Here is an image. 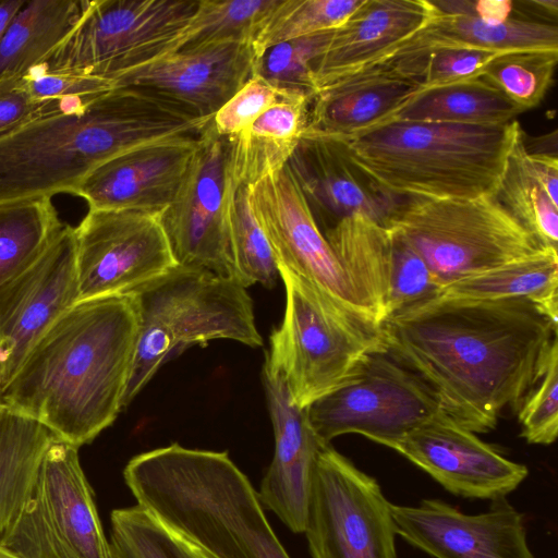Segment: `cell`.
I'll use <instances>...</instances> for the list:
<instances>
[{"mask_svg":"<svg viewBox=\"0 0 558 558\" xmlns=\"http://www.w3.org/2000/svg\"><path fill=\"white\" fill-rule=\"evenodd\" d=\"M380 327L389 353L473 433L494 429L506 408H520L558 341L557 322L522 299H437Z\"/></svg>","mask_w":558,"mask_h":558,"instance_id":"cell-1","label":"cell"},{"mask_svg":"<svg viewBox=\"0 0 558 558\" xmlns=\"http://www.w3.org/2000/svg\"><path fill=\"white\" fill-rule=\"evenodd\" d=\"M140 332L133 294L76 302L31 349L0 401L77 448L123 409Z\"/></svg>","mask_w":558,"mask_h":558,"instance_id":"cell-2","label":"cell"},{"mask_svg":"<svg viewBox=\"0 0 558 558\" xmlns=\"http://www.w3.org/2000/svg\"><path fill=\"white\" fill-rule=\"evenodd\" d=\"M57 102L56 109L0 135V205L74 195L106 160L148 143L199 136L209 124L131 87Z\"/></svg>","mask_w":558,"mask_h":558,"instance_id":"cell-3","label":"cell"},{"mask_svg":"<svg viewBox=\"0 0 558 558\" xmlns=\"http://www.w3.org/2000/svg\"><path fill=\"white\" fill-rule=\"evenodd\" d=\"M123 477L137 506L208 558H290L227 451L171 444L133 457Z\"/></svg>","mask_w":558,"mask_h":558,"instance_id":"cell-4","label":"cell"},{"mask_svg":"<svg viewBox=\"0 0 558 558\" xmlns=\"http://www.w3.org/2000/svg\"><path fill=\"white\" fill-rule=\"evenodd\" d=\"M522 131L505 124L391 121L347 140L354 162L399 197L472 199L492 195Z\"/></svg>","mask_w":558,"mask_h":558,"instance_id":"cell-5","label":"cell"},{"mask_svg":"<svg viewBox=\"0 0 558 558\" xmlns=\"http://www.w3.org/2000/svg\"><path fill=\"white\" fill-rule=\"evenodd\" d=\"M140 332L126 408L162 364L215 339L263 345L246 288L203 268L173 266L135 292Z\"/></svg>","mask_w":558,"mask_h":558,"instance_id":"cell-6","label":"cell"},{"mask_svg":"<svg viewBox=\"0 0 558 558\" xmlns=\"http://www.w3.org/2000/svg\"><path fill=\"white\" fill-rule=\"evenodd\" d=\"M286 310L269 337L265 366L284 380L300 409L343 384L371 352L386 349L381 327L365 313L278 266Z\"/></svg>","mask_w":558,"mask_h":558,"instance_id":"cell-7","label":"cell"},{"mask_svg":"<svg viewBox=\"0 0 558 558\" xmlns=\"http://www.w3.org/2000/svg\"><path fill=\"white\" fill-rule=\"evenodd\" d=\"M386 227L405 236L441 289L548 248L492 195L472 199L404 197Z\"/></svg>","mask_w":558,"mask_h":558,"instance_id":"cell-8","label":"cell"},{"mask_svg":"<svg viewBox=\"0 0 558 558\" xmlns=\"http://www.w3.org/2000/svg\"><path fill=\"white\" fill-rule=\"evenodd\" d=\"M190 0H82V14L46 65L113 78L177 50Z\"/></svg>","mask_w":558,"mask_h":558,"instance_id":"cell-9","label":"cell"},{"mask_svg":"<svg viewBox=\"0 0 558 558\" xmlns=\"http://www.w3.org/2000/svg\"><path fill=\"white\" fill-rule=\"evenodd\" d=\"M440 410L426 383L386 348L368 353L343 384L312 402L305 413L324 444L360 434L393 449Z\"/></svg>","mask_w":558,"mask_h":558,"instance_id":"cell-10","label":"cell"},{"mask_svg":"<svg viewBox=\"0 0 558 558\" xmlns=\"http://www.w3.org/2000/svg\"><path fill=\"white\" fill-rule=\"evenodd\" d=\"M0 544L20 558H113L76 446L51 442Z\"/></svg>","mask_w":558,"mask_h":558,"instance_id":"cell-11","label":"cell"},{"mask_svg":"<svg viewBox=\"0 0 558 558\" xmlns=\"http://www.w3.org/2000/svg\"><path fill=\"white\" fill-rule=\"evenodd\" d=\"M304 533L312 558H397L391 504L330 444L316 458Z\"/></svg>","mask_w":558,"mask_h":558,"instance_id":"cell-12","label":"cell"},{"mask_svg":"<svg viewBox=\"0 0 558 558\" xmlns=\"http://www.w3.org/2000/svg\"><path fill=\"white\" fill-rule=\"evenodd\" d=\"M323 235L342 266L357 306L378 325L439 299L441 287L398 229L356 214Z\"/></svg>","mask_w":558,"mask_h":558,"instance_id":"cell-13","label":"cell"},{"mask_svg":"<svg viewBox=\"0 0 558 558\" xmlns=\"http://www.w3.org/2000/svg\"><path fill=\"white\" fill-rule=\"evenodd\" d=\"M159 215L88 209L74 228L78 301L131 294L175 266Z\"/></svg>","mask_w":558,"mask_h":558,"instance_id":"cell-14","label":"cell"},{"mask_svg":"<svg viewBox=\"0 0 558 558\" xmlns=\"http://www.w3.org/2000/svg\"><path fill=\"white\" fill-rule=\"evenodd\" d=\"M228 140L210 125L159 218L175 265L236 281L227 209Z\"/></svg>","mask_w":558,"mask_h":558,"instance_id":"cell-15","label":"cell"},{"mask_svg":"<svg viewBox=\"0 0 558 558\" xmlns=\"http://www.w3.org/2000/svg\"><path fill=\"white\" fill-rule=\"evenodd\" d=\"M76 302L75 234L64 225L29 266L0 286V392L34 344Z\"/></svg>","mask_w":558,"mask_h":558,"instance_id":"cell-16","label":"cell"},{"mask_svg":"<svg viewBox=\"0 0 558 558\" xmlns=\"http://www.w3.org/2000/svg\"><path fill=\"white\" fill-rule=\"evenodd\" d=\"M255 57L250 44H211L165 54L111 82L145 92L190 117L213 119L251 78Z\"/></svg>","mask_w":558,"mask_h":558,"instance_id":"cell-17","label":"cell"},{"mask_svg":"<svg viewBox=\"0 0 558 558\" xmlns=\"http://www.w3.org/2000/svg\"><path fill=\"white\" fill-rule=\"evenodd\" d=\"M393 450L447 492L463 498H506L529 474L524 464L507 459L441 410L404 436Z\"/></svg>","mask_w":558,"mask_h":558,"instance_id":"cell-18","label":"cell"},{"mask_svg":"<svg viewBox=\"0 0 558 558\" xmlns=\"http://www.w3.org/2000/svg\"><path fill=\"white\" fill-rule=\"evenodd\" d=\"M397 535L434 558H535L524 517L507 498L469 514L439 499L391 504Z\"/></svg>","mask_w":558,"mask_h":558,"instance_id":"cell-19","label":"cell"},{"mask_svg":"<svg viewBox=\"0 0 558 558\" xmlns=\"http://www.w3.org/2000/svg\"><path fill=\"white\" fill-rule=\"evenodd\" d=\"M248 187L254 215L277 265L360 310L341 264L316 226L287 165Z\"/></svg>","mask_w":558,"mask_h":558,"instance_id":"cell-20","label":"cell"},{"mask_svg":"<svg viewBox=\"0 0 558 558\" xmlns=\"http://www.w3.org/2000/svg\"><path fill=\"white\" fill-rule=\"evenodd\" d=\"M287 167L323 234L356 214L386 227L404 198L378 186L354 162L344 140L304 134Z\"/></svg>","mask_w":558,"mask_h":558,"instance_id":"cell-21","label":"cell"},{"mask_svg":"<svg viewBox=\"0 0 558 558\" xmlns=\"http://www.w3.org/2000/svg\"><path fill=\"white\" fill-rule=\"evenodd\" d=\"M201 136L161 140L121 153L95 168L74 195L89 209L160 214L172 202Z\"/></svg>","mask_w":558,"mask_h":558,"instance_id":"cell-22","label":"cell"},{"mask_svg":"<svg viewBox=\"0 0 558 558\" xmlns=\"http://www.w3.org/2000/svg\"><path fill=\"white\" fill-rule=\"evenodd\" d=\"M263 384L274 428L275 451L260 483V504L294 533H304L313 470L322 442L305 409L291 400L283 378L263 367Z\"/></svg>","mask_w":558,"mask_h":558,"instance_id":"cell-23","label":"cell"},{"mask_svg":"<svg viewBox=\"0 0 558 558\" xmlns=\"http://www.w3.org/2000/svg\"><path fill=\"white\" fill-rule=\"evenodd\" d=\"M423 88L417 78L389 63L366 68L317 90L304 134L354 138L390 122Z\"/></svg>","mask_w":558,"mask_h":558,"instance_id":"cell-24","label":"cell"},{"mask_svg":"<svg viewBox=\"0 0 558 558\" xmlns=\"http://www.w3.org/2000/svg\"><path fill=\"white\" fill-rule=\"evenodd\" d=\"M433 12L427 0H365L344 24L332 31L326 47L313 61L316 93L337 80L381 63Z\"/></svg>","mask_w":558,"mask_h":558,"instance_id":"cell-25","label":"cell"},{"mask_svg":"<svg viewBox=\"0 0 558 558\" xmlns=\"http://www.w3.org/2000/svg\"><path fill=\"white\" fill-rule=\"evenodd\" d=\"M433 9L434 12L425 24L402 41L383 62L418 56L440 48L473 49L494 53L525 50L558 51L557 24L520 17L502 23H489L476 16L440 13L434 5Z\"/></svg>","mask_w":558,"mask_h":558,"instance_id":"cell-26","label":"cell"},{"mask_svg":"<svg viewBox=\"0 0 558 558\" xmlns=\"http://www.w3.org/2000/svg\"><path fill=\"white\" fill-rule=\"evenodd\" d=\"M523 137L521 131L492 197L545 247L557 250V155L527 150Z\"/></svg>","mask_w":558,"mask_h":558,"instance_id":"cell-27","label":"cell"},{"mask_svg":"<svg viewBox=\"0 0 558 558\" xmlns=\"http://www.w3.org/2000/svg\"><path fill=\"white\" fill-rule=\"evenodd\" d=\"M56 439L43 423L0 401V539L26 504Z\"/></svg>","mask_w":558,"mask_h":558,"instance_id":"cell-28","label":"cell"},{"mask_svg":"<svg viewBox=\"0 0 558 558\" xmlns=\"http://www.w3.org/2000/svg\"><path fill=\"white\" fill-rule=\"evenodd\" d=\"M558 253L542 252L462 278L441 289L439 299L497 301L522 299L557 322Z\"/></svg>","mask_w":558,"mask_h":558,"instance_id":"cell-29","label":"cell"},{"mask_svg":"<svg viewBox=\"0 0 558 558\" xmlns=\"http://www.w3.org/2000/svg\"><path fill=\"white\" fill-rule=\"evenodd\" d=\"M82 14V0L26 1L0 40V83L46 64Z\"/></svg>","mask_w":558,"mask_h":558,"instance_id":"cell-30","label":"cell"},{"mask_svg":"<svg viewBox=\"0 0 558 558\" xmlns=\"http://www.w3.org/2000/svg\"><path fill=\"white\" fill-rule=\"evenodd\" d=\"M522 112L499 89L480 76L423 88L391 121L495 125L509 123Z\"/></svg>","mask_w":558,"mask_h":558,"instance_id":"cell-31","label":"cell"},{"mask_svg":"<svg viewBox=\"0 0 558 558\" xmlns=\"http://www.w3.org/2000/svg\"><path fill=\"white\" fill-rule=\"evenodd\" d=\"M63 227L49 196L0 205V286L29 266Z\"/></svg>","mask_w":558,"mask_h":558,"instance_id":"cell-32","label":"cell"},{"mask_svg":"<svg viewBox=\"0 0 558 558\" xmlns=\"http://www.w3.org/2000/svg\"><path fill=\"white\" fill-rule=\"evenodd\" d=\"M280 0H202L177 50L219 43L254 45ZM175 50V51H177Z\"/></svg>","mask_w":558,"mask_h":558,"instance_id":"cell-33","label":"cell"},{"mask_svg":"<svg viewBox=\"0 0 558 558\" xmlns=\"http://www.w3.org/2000/svg\"><path fill=\"white\" fill-rule=\"evenodd\" d=\"M226 198L236 282L246 289L255 283L275 287L280 278L278 265L254 215L248 185L233 183L227 175Z\"/></svg>","mask_w":558,"mask_h":558,"instance_id":"cell-34","label":"cell"},{"mask_svg":"<svg viewBox=\"0 0 558 558\" xmlns=\"http://www.w3.org/2000/svg\"><path fill=\"white\" fill-rule=\"evenodd\" d=\"M110 525L113 558H208L137 505L113 510Z\"/></svg>","mask_w":558,"mask_h":558,"instance_id":"cell-35","label":"cell"},{"mask_svg":"<svg viewBox=\"0 0 558 558\" xmlns=\"http://www.w3.org/2000/svg\"><path fill=\"white\" fill-rule=\"evenodd\" d=\"M364 1L280 0L253 45L256 57L276 44L339 28Z\"/></svg>","mask_w":558,"mask_h":558,"instance_id":"cell-36","label":"cell"},{"mask_svg":"<svg viewBox=\"0 0 558 558\" xmlns=\"http://www.w3.org/2000/svg\"><path fill=\"white\" fill-rule=\"evenodd\" d=\"M558 51L525 50L497 54L482 77L523 112L537 106L553 82Z\"/></svg>","mask_w":558,"mask_h":558,"instance_id":"cell-37","label":"cell"},{"mask_svg":"<svg viewBox=\"0 0 558 558\" xmlns=\"http://www.w3.org/2000/svg\"><path fill=\"white\" fill-rule=\"evenodd\" d=\"M331 33L294 38L266 48L255 58L253 75L283 94L314 97L312 63L326 47Z\"/></svg>","mask_w":558,"mask_h":558,"instance_id":"cell-38","label":"cell"},{"mask_svg":"<svg viewBox=\"0 0 558 558\" xmlns=\"http://www.w3.org/2000/svg\"><path fill=\"white\" fill-rule=\"evenodd\" d=\"M500 53L461 48H440L425 53L392 59L396 70L417 78L424 88L444 86L480 77L486 65Z\"/></svg>","mask_w":558,"mask_h":558,"instance_id":"cell-39","label":"cell"},{"mask_svg":"<svg viewBox=\"0 0 558 558\" xmlns=\"http://www.w3.org/2000/svg\"><path fill=\"white\" fill-rule=\"evenodd\" d=\"M521 436L533 445H550L558 434V341L551 348L545 372L518 409Z\"/></svg>","mask_w":558,"mask_h":558,"instance_id":"cell-40","label":"cell"},{"mask_svg":"<svg viewBox=\"0 0 558 558\" xmlns=\"http://www.w3.org/2000/svg\"><path fill=\"white\" fill-rule=\"evenodd\" d=\"M293 95L304 94H283L259 76L252 75L214 114L213 129L221 137H234L245 131L267 108Z\"/></svg>","mask_w":558,"mask_h":558,"instance_id":"cell-41","label":"cell"},{"mask_svg":"<svg viewBox=\"0 0 558 558\" xmlns=\"http://www.w3.org/2000/svg\"><path fill=\"white\" fill-rule=\"evenodd\" d=\"M20 78L31 96L38 101L89 98L114 88L109 80L81 72L49 71L46 64L32 68Z\"/></svg>","mask_w":558,"mask_h":558,"instance_id":"cell-42","label":"cell"},{"mask_svg":"<svg viewBox=\"0 0 558 558\" xmlns=\"http://www.w3.org/2000/svg\"><path fill=\"white\" fill-rule=\"evenodd\" d=\"M52 101L34 99L21 78L0 83V135L49 111Z\"/></svg>","mask_w":558,"mask_h":558,"instance_id":"cell-43","label":"cell"},{"mask_svg":"<svg viewBox=\"0 0 558 558\" xmlns=\"http://www.w3.org/2000/svg\"><path fill=\"white\" fill-rule=\"evenodd\" d=\"M25 2V0H0V40L10 22Z\"/></svg>","mask_w":558,"mask_h":558,"instance_id":"cell-44","label":"cell"},{"mask_svg":"<svg viewBox=\"0 0 558 558\" xmlns=\"http://www.w3.org/2000/svg\"><path fill=\"white\" fill-rule=\"evenodd\" d=\"M0 558H20L0 544Z\"/></svg>","mask_w":558,"mask_h":558,"instance_id":"cell-45","label":"cell"}]
</instances>
